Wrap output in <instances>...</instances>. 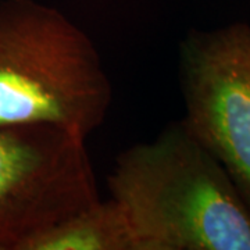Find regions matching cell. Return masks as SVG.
Here are the masks:
<instances>
[{
	"mask_svg": "<svg viewBox=\"0 0 250 250\" xmlns=\"http://www.w3.org/2000/svg\"><path fill=\"white\" fill-rule=\"evenodd\" d=\"M107 185L134 250H250V208L184 118L118 154Z\"/></svg>",
	"mask_w": 250,
	"mask_h": 250,
	"instance_id": "1",
	"label": "cell"
},
{
	"mask_svg": "<svg viewBox=\"0 0 250 250\" xmlns=\"http://www.w3.org/2000/svg\"><path fill=\"white\" fill-rule=\"evenodd\" d=\"M110 103L89 36L35 0H0V125L53 124L86 139Z\"/></svg>",
	"mask_w": 250,
	"mask_h": 250,
	"instance_id": "2",
	"label": "cell"
},
{
	"mask_svg": "<svg viewBox=\"0 0 250 250\" xmlns=\"http://www.w3.org/2000/svg\"><path fill=\"white\" fill-rule=\"evenodd\" d=\"M85 141L59 125H0V250H25L100 199Z\"/></svg>",
	"mask_w": 250,
	"mask_h": 250,
	"instance_id": "3",
	"label": "cell"
},
{
	"mask_svg": "<svg viewBox=\"0 0 250 250\" xmlns=\"http://www.w3.org/2000/svg\"><path fill=\"white\" fill-rule=\"evenodd\" d=\"M184 121L250 208V25L192 29L179 46Z\"/></svg>",
	"mask_w": 250,
	"mask_h": 250,
	"instance_id": "4",
	"label": "cell"
},
{
	"mask_svg": "<svg viewBox=\"0 0 250 250\" xmlns=\"http://www.w3.org/2000/svg\"><path fill=\"white\" fill-rule=\"evenodd\" d=\"M25 250H134V239L116 200L99 199L38 235Z\"/></svg>",
	"mask_w": 250,
	"mask_h": 250,
	"instance_id": "5",
	"label": "cell"
},
{
	"mask_svg": "<svg viewBox=\"0 0 250 250\" xmlns=\"http://www.w3.org/2000/svg\"><path fill=\"white\" fill-rule=\"evenodd\" d=\"M249 3H250V0H249Z\"/></svg>",
	"mask_w": 250,
	"mask_h": 250,
	"instance_id": "6",
	"label": "cell"
}]
</instances>
